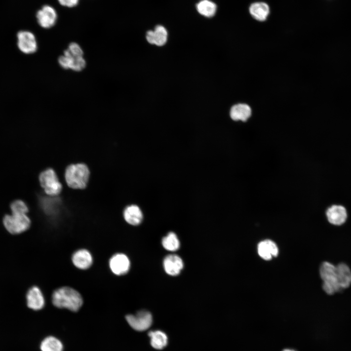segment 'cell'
Here are the masks:
<instances>
[{
    "instance_id": "obj_27",
    "label": "cell",
    "mask_w": 351,
    "mask_h": 351,
    "mask_svg": "<svg viewBox=\"0 0 351 351\" xmlns=\"http://www.w3.org/2000/svg\"><path fill=\"white\" fill-rule=\"evenodd\" d=\"M58 1L61 6L72 8L78 4L79 0H58Z\"/></svg>"
},
{
    "instance_id": "obj_1",
    "label": "cell",
    "mask_w": 351,
    "mask_h": 351,
    "mask_svg": "<svg viewBox=\"0 0 351 351\" xmlns=\"http://www.w3.org/2000/svg\"><path fill=\"white\" fill-rule=\"evenodd\" d=\"M53 305L59 308H65L73 312L78 311L83 304L80 294L69 287H62L56 290L52 296Z\"/></svg>"
},
{
    "instance_id": "obj_28",
    "label": "cell",
    "mask_w": 351,
    "mask_h": 351,
    "mask_svg": "<svg viewBox=\"0 0 351 351\" xmlns=\"http://www.w3.org/2000/svg\"><path fill=\"white\" fill-rule=\"evenodd\" d=\"M282 351H295L292 349H285L283 350Z\"/></svg>"
},
{
    "instance_id": "obj_14",
    "label": "cell",
    "mask_w": 351,
    "mask_h": 351,
    "mask_svg": "<svg viewBox=\"0 0 351 351\" xmlns=\"http://www.w3.org/2000/svg\"><path fill=\"white\" fill-rule=\"evenodd\" d=\"M335 265L339 284L343 291L351 286V268L344 262H339Z\"/></svg>"
},
{
    "instance_id": "obj_16",
    "label": "cell",
    "mask_w": 351,
    "mask_h": 351,
    "mask_svg": "<svg viewBox=\"0 0 351 351\" xmlns=\"http://www.w3.org/2000/svg\"><path fill=\"white\" fill-rule=\"evenodd\" d=\"M163 266L167 274L175 276L179 273L183 267V263L178 255L171 254L164 258Z\"/></svg>"
},
{
    "instance_id": "obj_4",
    "label": "cell",
    "mask_w": 351,
    "mask_h": 351,
    "mask_svg": "<svg viewBox=\"0 0 351 351\" xmlns=\"http://www.w3.org/2000/svg\"><path fill=\"white\" fill-rule=\"evenodd\" d=\"M3 223L9 233L17 234L26 231L30 228L31 220L27 214L11 213V214L4 216Z\"/></svg>"
},
{
    "instance_id": "obj_8",
    "label": "cell",
    "mask_w": 351,
    "mask_h": 351,
    "mask_svg": "<svg viewBox=\"0 0 351 351\" xmlns=\"http://www.w3.org/2000/svg\"><path fill=\"white\" fill-rule=\"evenodd\" d=\"M325 215L329 223L336 227L345 224L348 217L346 208L342 205L337 204L329 207L326 211Z\"/></svg>"
},
{
    "instance_id": "obj_25",
    "label": "cell",
    "mask_w": 351,
    "mask_h": 351,
    "mask_svg": "<svg viewBox=\"0 0 351 351\" xmlns=\"http://www.w3.org/2000/svg\"><path fill=\"white\" fill-rule=\"evenodd\" d=\"M11 213L27 214L28 208L26 203L21 200H16L10 205Z\"/></svg>"
},
{
    "instance_id": "obj_17",
    "label": "cell",
    "mask_w": 351,
    "mask_h": 351,
    "mask_svg": "<svg viewBox=\"0 0 351 351\" xmlns=\"http://www.w3.org/2000/svg\"><path fill=\"white\" fill-rule=\"evenodd\" d=\"M257 251L259 256L266 260H271L273 256L276 257L278 253L276 244L270 240L261 241L258 245Z\"/></svg>"
},
{
    "instance_id": "obj_10",
    "label": "cell",
    "mask_w": 351,
    "mask_h": 351,
    "mask_svg": "<svg viewBox=\"0 0 351 351\" xmlns=\"http://www.w3.org/2000/svg\"><path fill=\"white\" fill-rule=\"evenodd\" d=\"M18 46L23 53H35L38 48L37 42L34 34L30 31L22 30L17 34Z\"/></svg>"
},
{
    "instance_id": "obj_19",
    "label": "cell",
    "mask_w": 351,
    "mask_h": 351,
    "mask_svg": "<svg viewBox=\"0 0 351 351\" xmlns=\"http://www.w3.org/2000/svg\"><path fill=\"white\" fill-rule=\"evenodd\" d=\"M125 220L131 225L139 224L143 218L142 213L138 206L131 205L126 207L123 211Z\"/></svg>"
},
{
    "instance_id": "obj_6",
    "label": "cell",
    "mask_w": 351,
    "mask_h": 351,
    "mask_svg": "<svg viewBox=\"0 0 351 351\" xmlns=\"http://www.w3.org/2000/svg\"><path fill=\"white\" fill-rule=\"evenodd\" d=\"M126 319L129 325L137 331L148 329L152 323V316L146 311H140L135 314H128Z\"/></svg>"
},
{
    "instance_id": "obj_2",
    "label": "cell",
    "mask_w": 351,
    "mask_h": 351,
    "mask_svg": "<svg viewBox=\"0 0 351 351\" xmlns=\"http://www.w3.org/2000/svg\"><path fill=\"white\" fill-rule=\"evenodd\" d=\"M319 274L322 281V290L326 294L332 295L342 291L339 284L335 264L328 261H322L319 266Z\"/></svg>"
},
{
    "instance_id": "obj_12",
    "label": "cell",
    "mask_w": 351,
    "mask_h": 351,
    "mask_svg": "<svg viewBox=\"0 0 351 351\" xmlns=\"http://www.w3.org/2000/svg\"><path fill=\"white\" fill-rule=\"evenodd\" d=\"M27 305L28 308L38 311L44 307L45 300L42 292L37 286L30 288L26 294Z\"/></svg>"
},
{
    "instance_id": "obj_11",
    "label": "cell",
    "mask_w": 351,
    "mask_h": 351,
    "mask_svg": "<svg viewBox=\"0 0 351 351\" xmlns=\"http://www.w3.org/2000/svg\"><path fill=\"white\" fill-rule=\"evenodd\" d=\"M130 266V260L123 254H116L113 255L109 260L110 270L117 275H121L126 273L129 270Z\"/></svg>"
},
{
    "instance_id": "obj_3",
    "label": "cell",
    "mask_w": 351,
    "mask_h": 351,
    "mask_svg": "<svg viewBox=\"0 0 351 351\" xmlns=\"http://www.w3.org/2000/svg\"><path fill=\"white\" fill-rule=\"evenodd\" d=\"M64 176L69 187L74 189H83L88 183L90 171L85 164H73L66 168Z\"/></svg>"
},
{
    "instance_id": "obj_5",
    "label": "cell",
    "mask_w": 351,
    "mask_h": 351,
    "mask_svg": "<svg viewBox=\"0 0 351 351\" xmlns=\"http://www.w3.org/2000/svg\"><path fill=\"white\" fill-rule=\"evenodd\" d=\"M39 181L47 195H57L61 192L62 185L52 169L49 168L42 172L39 176Z\"/></svg>"
},
{
    "instance_id": "obj_23",
    "label": "cell",
    "mask_w": 351,
    "mask_h": 351,
    "mask_svg": "<svg viewBox=\"0 0 351 351\" xmlns=\"http://www.w3.org/2000/svg\"><path fill=\"white\" fill-rule=\"evenodd\" d=\"M40 348L41 351H62L63 345L59 339L50 336L44 339Z\"/></svg>"
},
{
    "instance_id": "obj_18",
    "label": "cell",
    "mask_w": 351,
    "mask_h": 351,
    "mask_svg": "<svg viewBox=\"0 0 351 351\" xmlns=\"http://www.w3.org/2000/svg\"><path fill=\"white\" fill-rule=\"evenodd\" d=\"M251 107L245 103H238L232 107L230 115L234 121H246L251 116Z\"/></svg>"
},
{
    "instance_id": "obj_15",
    "label": "cell",
    "mask_w": 351,
    "mask_h": 351,
    "mask_svg": "<svg viewBox=\"0 0 351 351\" xmlns=\"http://www.w3.org/2000/svg\"><path fill=\"white\" fill-rule=\"evenodd\" d=\"M72 261L77 268L86 270L92 265L93 257L88 250L82 249L77 250L73 254Z\"/></svg>"
},
{
    "instance_id": "obj_24",
    "label": "cell",
    "mask_w": 351,
    "mask_h": 351,
    "mask_svg": "<svg viewBox=\"0 0 351 351\" xmlns=\"http://www.w3.org/2000/svg\"><path fill=\"white\" fill-rule=\"evenodd\" d=\"M162 244L166 250L170 251L177 250L180 245L176 235L173 232L169 233L167 236L163 238Z\"/></svg>"
},
{
    "instance_id": "obj_7",
    "label": "cell",
    "mask_w": 351,
    "mask_h": 351,
    "mask_svg": "<svg viewBox=\"0 0 351 351\" xmlns=\"http://www.w3.org/2000/svg\"><path fill=\"white\" fill-rule=\"evenodd\" d=\"M58 62L62 68L77 72L82 70L86 66V61L83 56L73 55L67 49L58 58Z\"/></svg>"
},
{
    "instance_id": "obj_13",
    "label": "cell",
    "mask_w": 351,
    "mask_h": 351,
    "mask_svg": "<svg viewBox=\"0 0 351 351\" xmlns=\"http://www.w3.org/2000/svg\"><path fill=\"white\" fill-rule=\"evenodd\" d=\"M146 39L149 43L161 46L167 41L168 32L164 26L158 25L156 26L154 30L147 32Z\"/></svg>"
},
{
    "instance_id": "obj_20",
    "label": "cell",
    "mask_w": 351,
    "mask_h": 351,
    "mask_svg": "<svg viewBox=\"0 0 351 351\" xmlns=\"http://www.w3.org/2000/svg\"><path fill=\"white\" fill-rule=\"evenodd\" d=\"M249 11L254 19L262 21L265 20L268 16L270 8L267 3L263 2H257L251 5Z\"/></svg>"
},
{
    "instance_id": "obj_26",
    "label": "cell",
    "mask_w": 351,
    "mask_h": 351,
    "mask_svg": "<svg viewBox=\"0 0 351 351\" xmlns=\"http://www.w3.org/2000/svg\"><path fill=\"white\" fill-rule=\"evenodd\" d=\"M67 50L72 54L83 56V52L80 46L76 42H71L69 44Z\"/></svg>"
},
{
    "instance_id": "obj_21",
    "label": "cell",
    "mask_w": 351,
    "mask_h": 351,
    "mask_svg": "<svg viewBox=\"0 0 351 351\" xmlns=\"http://www.w3.org/2000/svg\"><path fill=\"white\" fill-rule=\"evenodd\" d=\"M198 13L206 18H212L214 16L217 6L210 0H201L196 5Z\"/></svg>"
},
{
    "instance_id": "obj_22",
    "label": "cell",
    "mask_w": 351,
    "mask_h": 351,
    "mask_svg": "<svg viewBox=\"0 0 351 351\" xmlns=\"http://www.w3.org/2000/svg\"><path fill=\"white\" fill-rule=\"evenodd\" d=\"M148 335L151 337L152 346L156 349H162L167 344V337L161 331H151L149 332Z\"/></svg>"
},
{
    "instance_id": "obj_9",
    "label": "cell",
    "mask_w": 351,
    "mask_h": 351,
    "mask_svg": "<svg viewBox=\"0 0 351 351\" xmlns=\"http://www.w3.org/2000/svg\"><path fill=\"white\" fill-rule=\"evenodd\" d=\"M36 18L40 27L49 29L56 23L58 14L53 7L49 5H44L37 11Z\"/></svg>"
}]
</instances>
